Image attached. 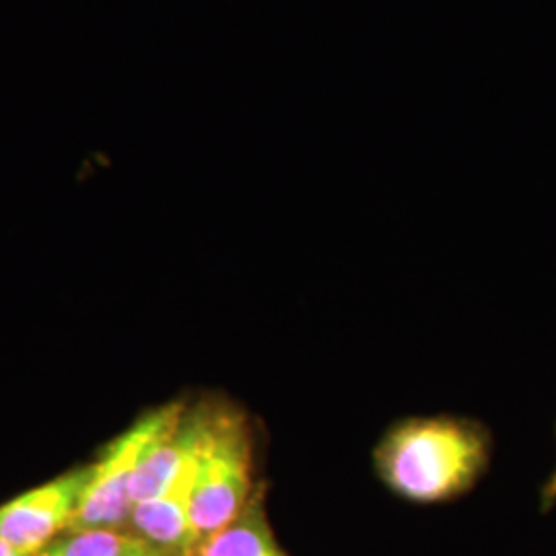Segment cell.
<instances>
[{"label":"cell","mask_w":556,"mask_h":556,"mask_svg":"<svg viewBox=\"0 0 556 556\" xmlns=\"http://www.w3.org/2000/svg\"><path fill=\"white\" fill-rule=\"evenodd\" d=\"M491 456V433L475 418L408 417L386 429L374 450V468L392 495L438 505L470 493Z\"/></svg>","instance_id":"1"},{"label":"cell","mask_w":556,"mask_h":556,"mask_svg":"<svg viewBox=\"0 0 556 556\" xmlns=\"http://www.w3.org/2000/svg\"><path fill=\"white\" fill-rule=\"evenodd\" d=\"M256 489L254 439L248 418L233 408L213 406L190 493L194 546L229 526Z\"/></svg>","instance_id":"2"},{"label":"cell","mask_w":556,"mask_h":556,"mask_svg":"<svg viewBox=\"0 0 556 556\" xmlns=\"http://www.w3.org/2000/svg\"><path fill=\"white\" fill-rule=\"evenodd\" d=\"M184 410V402H172L149 413L119 435L98 464L89 466V478L68 521V532L116 530L130 521L135 509L132 482L139 472L140 462L151 445L178 422Z\"/></svg>","instance_id":"3"},{"label":"cell","mask_w":556,"mask_h":556,"mask_svg":"<svg viewBox=\"0 0 556 556\" xmlns=\"http://www.w3.org/2000/svg\"><path fill=\"white\" fill-rule=\"evenodd\" d=\"M89 478V468L41 484L0 507V538L34 556L52 542L75 514L80 493Z\"/></svg>","instance_id":"4"},{"label":"cell","mask_w":556,"mask_h":556,"mask_svg":"<svg viewBox=\"0 0 556 556\" xmlns=\"http://www.w3.org/2000/svg\"><path fill=\"white\" fill-rule=\"evenodd\" d=\"M199 457V456H197ZM197 459L160 497L137 503L130 516L132 534L165 556H188L194 548L190 523V493Z\"/></svg>","instance_id":"5"},{"label":"cell","mask_w":556,"mask_h":556,"mask_svg":"<svg viewBox=\"0 0 556 556\" xmlns=\"http://www.w3.org/2000/svg\"><path fill=\"white\" fill-rule=\"evenodd\" d=\"M188 556H289L268 521L264 484H258L254 497L229 526L200 540Z\"/></svg>","instance_id":"6"},{"label":"cell","mask_w":556,"mask_h":556,"mask_svg":"<svg viewBox=\"0 0 556 556\" xmlns=\"http://www.w3.org/2000/svg\"><path fill=\"white\" fill-rule=\"evenodd\" d=\"M153 553L157 551L137 534L119 530H83L50 542L38 556H144Z\"/></svg>","instance_id":"7"},{"label":"cell","mask_w":556,"mask_h":556,"mask_svg":"<svg viewBox=\"0 0 556 556\" xmlns=\"http://www.w3.org/2000/svg\"><path fill=\"white\" fill-rule=\"evenodd\" d=\"M556 505V466L555 470L551 472V477L546 478L544 486H542V493H540V507L542 511H551Z\"/></svg>","instance_id":"8"},{"label":"cell","mask_w":556,"mask_h":556,"mask_svg":"<svg viewBox=\"0 0 556 556\" xmlns=\"http://www.w3.org/2000/svg\"><path fill=\"white\" fill-rule=\"evenodd\" d=\"M0 556H29L21 553L20 548H15L13 544H9L7 540L0 538Z\"/></svg>","instance_id":"9"},{"label":"cell","mask_w":556,"mask_h":556,"mask_svg":"<svg viewBox=\"0 0 556 556\" xmlns=\"http://www.w3.org/2000/svg\"><path fill=\"white\" fill-rule=\"evenodd\" d=\"M144 556H163L161 553H153V555H144Z\"/></svg>","instance_id":"10"}]
</instances>
